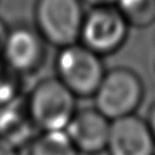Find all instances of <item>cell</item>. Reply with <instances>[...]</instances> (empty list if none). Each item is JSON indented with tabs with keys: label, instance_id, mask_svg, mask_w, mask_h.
I'll return each mask as SVG.
<instances>
[{
	"label": "cell",
	"instance_id": "52a82bcc",
	"mask_svg": "<svg viewBox=\"0 0 155 155\" xmlns=\"http://www.w3.org/2000/svg\"><path fill=\"white\" fill-rule=\"evenodd\" d=\"M111 120L93 108L76 110L65 132L80 153L98 154L107 149Z\"/></svg>",
	"mask_w": 155,
	"mask_h": 155
},
{
	"label": "cell",
	"instance_id": "9c48e42d",
	"mask_svg": "<svg viewBox=\"0 0 155 155\" xmlns=\"http://www.w3.org/2000/svg\"><path fill=\"white\" fill-rule=\"evenodd\" d=\"M69 136L64 130L42 131L31 142L30 155H79Z\"/></svg>",
	"mask_w": 155,
	"mask_h": 155
},
{
	"label": "cell",
	"instance_id": "277c9868",
	"mask_svg": "<svg viewBox=\"0 0 155 155\" xmlns=\"http://www.w3.org/2000/svg\"><path fill=\"white\" fill-rule=\"evenodd\" d=\"M84 17L80 0H38L35 6L38 31L61 48L80 40Z\"/></svg>",
	"mask_w": 155,
	"mask_h": 155
},
{
	"label": "cell",
	"instance_id": "8992f818",
	"mask_svg": "<svg viewBox=\"0 0 155 155\" xmlns=\"http://www.w3.org/2000/svg\"><path fill=\"white\" fill-rule=\"evenodd\" d=\"M109 155H155V139L145 119L136 114L111 121Z\"/></svg>",
	"mask_w": 155,
	"mask_h": 155
},
{
	"label": "cell",
	"instance_id": "7a4b0ae2",
	"mask_svg": "<svg viewBox=\"0 0 155 155\" xmlns=\"http://www.w3.org/2000/svg\"><path fill=\"white\" fill-rule=\"evenodd\" d=\"M144 96L139 76L127 68H114L105 71L93 94L94 108L109 120L136 114Z\"/></svg>",
	"mask_w": 155,
	"mask_h": 155
},
{
	"label": "cell",
	"instance_id": "5bb4252c",
	"mask_svg": "<svg viewBox=\"0 0 155 155\" xmlns=\"http://www.w3.org/2000/svg\"><path fill=\"white\" fill-rule=\"evenodd\" d=\"M7 35H8V31L5 27V24L0 21V53H2V50H4V46H5V42H6V39H7Z\"/></svg>",
	"mask_w": 155,
	"mask_h": 155
},
{
	"label": "cell",
	"instance_id": "3957f363",
	"mask_svg": "<svg viewBox=\"0 0 155 155\" xmlns=\"http://www.w3.org/2000/svg\"><path fill=\"white\" fill-rule=\"evenodd\" d=\"M56 68L58 79L76 97L93 96L105 74L101 54L78 42L61 48Z\"/></svg>",
	"mask_w": 155,
	"mask_h": 155
},
{
	"label": "cell",
	"instance_id": "8fae6325",
	"mask_svg": "<svg viewBox=\"0 0 155 155\" xmlns=\"http://www.w3.org/2000/svg\"><path fill=\"white\" fill-rule=\"evenodd\" d=\"M15 73L5 62H0V107L12 102L15 97L17 88Z\"/></svg>",
	"mask_w": 155,
	"mask_h": 155
},
{
	"label": "cell",
	"instance_id": "5b68a950",
	"mask_svg": "<svg viewBox=\"0 0 155 155\" xmlns=\"http://www.w3.org/2000/svg\"><path fill=\"white\" fill-rule=\"evenodd\" d=\"M130 23L116 6H96L85 15L80 41L98 54L117 50L125 41Z\"/></svg>",
	"mask_w": 155,
	"mask_h": 155
},
{
	"label": "cell",
	"instance_id": "9a60e30c",
	"mask_svg": "<svg viewBox=\"0 0 155 155\" xmlns=\"http://www.w3.org/2000/svg\"><path fill=\"white\" fill-rule=\"evenodd\" d=\"M85 1L90 4L92 7H96V6H108V5L115 6L117 0H85Z\"/></svg>",
	"mask_w": 155,
	"mask_h": 155
},
{
	"label": "cell",
	"instance_id": "7c38bea8",
	"mask_svg": "<svg viewBox=\"0 0 155 155\" xmlns=\"http://www.w3.org/2000/svg\"><path fill=\"white\" fill-rule=\"evenodd\" d=\"M0 155H18V153L12 143L0 137Z\"/></svg>",
	"mask_w": 155,
	"mask_h": 155
},
{
	"label": "cell",
	"instance_id": "30bf717a",
	"mask_svg": "<svg viewBox=\"0 0 155 155\" xmlns=\"http://www.w3.org/2000/svg\"><path fill=\"white\" fill-rule=\"evenodd\" d=\"M115 6L130 25L144 27L155 21V0H117Z\"/></svg>",
	"mask_w": 155,
	"mask_h": 155
},
{
	"label": "cell",
	"instance_id": "ba28073f",
	"mask_svg": "<svg viewBox=\"0 0 155 155\" xmlns=\"http://www.w3.org/2000/svg\"><path fill=\"white\" fill-rule=\"evenodd\" d=\"M44 38L29 28H16L8 33L2 57L4 62L16 73H30L44 59Z\"/></svg>",
	"mask_w": 155,
	"mask_h": 155
},
{
	"label": "cell",
	"instance_id": "6da1fadb",
	"mask_svg": "<svg viewBox=\"0 0 155 155\" xmlns=\"http://www.w3.org/2000/svg\"><path fill=\"white\" fill-rule=\"evenodd\" d=\"M76 110V96L58 78H48L30 92L27 113L41 131H61L65 130Z\"/></svg>",
	"mask_w": 155,
	"mask_h": 155
},
{
	"label": "cell",
	"instance_id": "4fadbf2b",
	"mask_svg": "<svg viewBox=\"0 0 155 155\" xmlns=\"http://www.w3.org/2000/svg\"><path fill=\"white\" fill-rule=\"evenodd\" d=\"M149 127H150V131L154 136V139H155V102L153 103V105L150 107L149 109V113H148V117L145 119Z\"/></svg>",
	"mask_w": 155,
	"mask_h": 155
}]
</instances>
